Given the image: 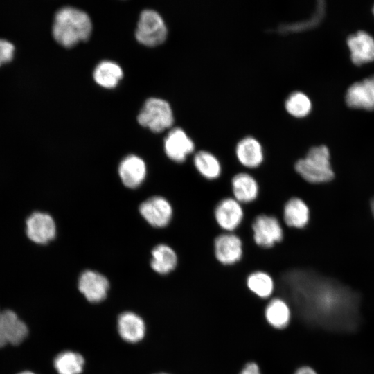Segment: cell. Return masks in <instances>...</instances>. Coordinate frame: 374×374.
Returning a JSON list of instances; mask_svg holds the SVG:
<instances>
[{"label": "cell", "instance_id": "obj_1", "mask_svg": "<svg viewBox=\"0 0 374 374\" xmlns=\"http://www.w3.org/2000/svg\"><path fill=\"white\" fill-rule=\"evenodd\" d=\"M299 276V298L310 319L334 330L350 331L357 326V293L330 278L308 273Z\"/></svg>", "mask_w": 374, "mask_h": 374}, {"label": "cell", "instance_id": "obj_20", "mask_svg": "<svg viewBox=\"0 0 374 374\" xmlns=\"http://www.w3.org/2000/svg\"><path fill=\"white\" fill-rule=\"evenodd\" d=\"M118 330L119 335L125 341L136 343L143 338L145 326L139 316L133 312H126L118 317Z\"/></svg>", "mask_w": 374, "mask_h": 374}, {"label": "cell", "instance_id": "obj_32", "mask_svg": "<svg viewBox=\"0 0 374 374\" xmlns=\"http://www.w3.org/2000/svg\"><path fill=\"white\" fill-rule=\"evenodd\" d=\"M18 374H35V373L31 371H22L21 373H19Z\"/></svg>", "mask_w": 374, "mask_h": 374}, {"label": "cell", "instance_id": "obj_26", "mask_svg": "<svg viewBox=\"0 0 374 374\" xmlns=\"http://www.w3.org/2000/svg\"><path fill=\"white\" fill-rule=\"evenodd\" d=\"M265 317L270 325L282 328L285 327L290 321V311L284 301L274 299L265 309Z\"/></svg>", "mask_w": 374, "mask_h": 374}, {"label": "cell", "instance_id": "obj_24", "mask_svg": "<svg viewBox=\"0 0 374 374\" xmlns=\"http://www.w3.org/2000/svg\"><path fill=\"white\" fill-rule=\"evenodd\" d=\"M84 364L82 355L72 351L62 352L54 359V366L58 374H80Z\"/></svg>", "mask_w": 374, "mask_h": 374}, {"label": "cell", "instance_id": "obj_16", "mask_svg": "<svg viewBox=\"0 0 374 374\" xmlns=\"http://www.w3.org/2000/svg\"><path fill=\"white\" fill-rule=\"evenodd\" d=\"M235 152L238 162L249 169L257 168L264 161L262 146L257 139L251 136L240 139Z\"/></svg>", "mask_w": 374, "mask_h": 374}, {"label": "cell", "instance_id": "obj_25", "mask_svg": "<svg viewBox=\"0 0 374 374\" xmlns=\"http://www.w3.org/2000/svg\"><path fill=\"white\" fill-rule=\"evenodd\" d=\"M248 288L260 298H267L274 290V282L271 276L263 271L251 273L247 278Z\"/></svg>", "mask_w": 374, "mask_h": 374}, {"label": "cell", "instance_id": "obj_3", "mask_svg": "<svg viewBox=\"0 0 374 374\" xmlns=\"http://www.w3.org/2000/svg\"><path fill=\"white\" fill-rule=\"evenodd\" d=\"M294 169L301 177L311 184L328 182L335 176L329 150L323 145L311 148L305 157L296 161Z\"/></svg>", "mask_w": 374, "mask_h": 374}, {"label": "cell", "instance_id": "obj_30", "mask_svg": "<svg viewBox=\"0 0 374 374\" xmlns=\"http://www.w3.org/2000/svg\"><path fill=\"white\" fill-rule=\"evenodd\" d=\"M295 374H317L316 372L310 367L303 366L299 368Z\"/></svg>", "mask_w": 374, "mask_h": 374}, {"label": "cell", "instance_id": "obj_18", "mask_svg": "<svg viewBox=\"0 0 374 374\" xmlns=\"http://www.w3.org/2000/svg\"><path fill=\"white\" fill-rule=\"evenodd\" d=\"M118 172L125 186L135 188L145 177V164L140 157L133 154L129 155L121 162Z\"/></svg>", "mask_w": 374, "mask_h": 374}, {"label": "cell", "instance_id": "obj_5", "mask_svg": "<svg viewBox=\"0 0 374 374\" xmlns=\"http://www.w3.org/2000/svg\"><path fill=\"white\" fill-rule=\"evenodd\" d=\"M167 27L161 16L155 10H144L140 15L135 35L137 40L146 46H156L164 42Z\"/></svg>", "mask_w": 374, "mask_h": 374}, {"label": "cell", "instance_id": "obj_28", "mask_svg": "<svg viewBox=\"0 0 374 374\" xmlns=\"http://www.w3.org/2000/svg\"><path fill=\"white\" fill-rule=\"evenodd\" d=\"M14 51L15 47L12 43L0 39V66L12 60Z\"/></svg>", "mask_w": 374, "mask_h": 374}, {"label": "cell", "instance_id": "obj_2", "mask_svg": "<svg viewBox=\"0 0 374 374\" xmlns=\"http://www.w3.org/2000/svg\"><path fill=\"white\" fill-rule=\"evenodd\" d=\"M92 29L91 19L84 11L70 6L55 14L53 25L55 39L64 46H71L89 38Z\"/></svg>", "mask_w": 374, "mask_h": 374}, {"label": "cell", "instance_id": "obj_22", "mask_svg": "<svg viewBox=\"0 0 374 374\" xmlns=\"http://www.w3.org/2000/svg\"><path fill=\"white\" fill-rule=\"evenodd\" d=\"M175 251L167 244H159L152 251L150 265L153 270L160 274H167L177 265Z\"/></svg>", "mask_w": 374, "mask_h": 374}, {"label": "cell", "instance_id": "obj_29", "mask_svg": "<svg viewBox=\"0 0 374 374\" xmlns=\"http://www.w3.org/2000/svg\"><path fill=\"white\" fill-rule=\"evenodd\" d=\"M240 374H260V373L258 365L251 362L245 366Z\"/></svg>", "mask_w": 374, "mask_h": 374}, {"label": "cell", "instance_id": "obj_10", "mask_svg": "<svg viewBox=\"0 0 374 374\" xmlns=\"http://www.w3.org/2000/svg\"><path fill=\"white\" fill-rule=\"evenodd\" d=\"M195 143L180 127L172 129L164 140L165 152L171 160L181 163L195 150Z\"/></svg>", "mask_w": 374, "mask_h": 374}, {"label": "cell", "instance_id": "obj_15", "mask_svg": "<svg viewBox=\"0 0 374 374\" xmlns=\"http://www.w3.org/2000/svg\"><path fill=\"white\" fill-rule=\"evenodd\" d=\"M78 289L89 301L97 303L106 297L109 282L102 274L87 270L80 276Z\"/></svg>", "mask_w": 374, "mask_h": 374}, {"label": "cell", "instance_id": "obj_21", "mask_svg": "<svg viewBox=\"0 0 374 374\" xmlns=\"http://www.w3.org/2000/svg\"><path fill=\"white\" fill-rule=\"evenodd\" d=\"M193 164L197 172L207 180H215L221 175V163L217 157L209 151H197L193 157Z\"/></svg>", "mask_w": 374, "mask_h": 374}, {"label": "cell", "instance_id": "obj_7", "mask_svg": "<svg viewBox=\"0 0 374 374\" xmlns=\"http://www.w3.org/2000/svg\"><path fill=\"white\" fill-rule=\"evenodd\" d=\"M213 215L216 224L222 230L233 233L242 222L244 209L242 204L235 198L227 197L216 204Z\"/></svg>", "mask_w": 374, "mask_h": 374}, {"label": "cell", "instance_id": "obj_12", "mask_svg": "<svg viewBox=\"0 0 374 374\" xmlns=\"http://www.w3.org/2000/svg\"><path fill=\"white\" fill-rule=\"evenodd\" d=\"M345 100L354 109H374V75L352 84L347 89Z\"/></svg>", "mask_w": 374, "mask_h": 374}, {"label": "cell", "instance_id": "obj_19", "mask_svg": "<svg viewBox=\"0 0 374 374\" xmlns=\"http://www.w3.org/2000/svg\"><path fill=\"white\" fill-rule=\"evenodd\" d=\"M285 224L291 228L303 229L310 220V210L307 204L301 198L293 197L285 204L283 209Z\"/></svg>", "mask_w": 374, "mask_h": 374}, {"label": "cell", "instance_id": "obj_13", "mask_svg": "<svg viewBox=\"0 0 374 374\" xmlns=\"http://www.w3.org/2000/svg\"><path fill=\"white\" fill-rule=\"evenodd\" d=\"M55 232L54 220L46 213L35 212L26 220V234L35 243H48L55 238Z\"/></svg>", "mask_w": 374, "mask_h": 374}, {"label": "cell", "instance_id": "obj_8", "mask_svg": "<svg viewBox=\"0 0 374 374\" xmlns=\"http://www.w3.org/2000/svg\"><path fill=\"white\" fill-rule=\"evenodd\" d=\"M213 252L215 259L222 265H235L242 258V242L236 234L224 232L215 238Z\"/></svg>", "mask_w": 374, "mask_h": 374}, {"label": "cell", "instance_id": "obj_17", "mask_svg": "<svg viewBox=\"0 0 374 374\" xmlns=\"http://www.w3.org/2000/svg\"><path fill=\"white\" fill-rule=\"evenodd\" d=\"M233 197L240 203L249 204L255 201L259 195V185L257 180L248 172H238L231 179Z\"/></svg>", "mask_w": 374, "mask_h": 374}, {"label": "cell", "instance_id": "obj_34", "mask_svg": "<svg viewBox=\"0 0 374 374\" xmlns=\"http://www.w3.org/2000/svg\"><path fill=\"white\" fill-rule=\"evenodd\" d=\"M161 374H165V373H161Z\"/></svg>", "mask_w": 374, "mask_h": 374}, {"label": "cell", "instance_id": "obj_6", "mask_svg": "<svg viewBox=\"0 0 374 374\" xmlns=\"http://www.w3.org/2000/svg\"><path fill=\"white\" fill-rule=\"evenodd\" d=\"M254 242L262 248L269 249L281 242L284 237L283 226L274 215L260 214L252 224Z\"/></svg>", "mask_w": 374, "mask_h": 374}, {"label": "cell", "instance_id": "obj_23", "mask_svg": "<svg viewBox=\"0 0 374 374\" xmlns=\"http://www.w3.org/2000/svg\"><path fill=\"white\" fill-rule=\"evenodd\" d=\"M123 76L121 66L112 61L105 60L100 62L94 69L93 78L100 85L112 88L115 87Z\"/></svg>", "mask_w": 374, "mask_h": 374}, {"label": "cell", "instance_id": "obj_33", "mask_svg": "<svg viewBox=\"0 0 374 374\" xmlns=\"http://www.w3.org/2000/svg\"><path fill=\"white\" fill-rule=\"evenodd\" d=\"M373 13L374 15V6H373Z\"/></svg>", "mask_w": 374, "mask_h": 374}, {"label": "cell", "instance_id": "obj_14", "mask_svg": "<svg viewBox=\"0 0 374 374\" xmlns=\"http://www.w3.org/2000/svg\"><path fill=\"white\" fill-rule=\"evenodd\" d=\"M353 63L360 66L374 61V38L360 30L349 35L346 40Z\"/></svg>", "mask_w": 374, "mask_h": 374}, {"label": "cell", "instance_id": "obj_9", "mask_svg": "<svg viewBox=\"0 0 374 374\" xmlns=\"http://www.w3.org/2000/svg\"><path fill=\"white\" fill-rule=\"evenodd\" d=\"M28 333L26 325L15 312L10 310H0V348L8 344H21Z\"/></svg>", "mask_w": 374, "mask_h": 374}, {"label": "cell", "instance_id": "obj_4", "mask_svg": "<svg viewBox=\"0 0 374 374\" xmlns=\"http://www.w3.org/2000/svg\"><path fill=\"white\" fill-rule=\"evenodd\" d=\"M139 123L152 131L159 132L172 126L174 116L170 104L158 98H148L137 117Z\"/></svg>", "mask_w": 374, "mask_h": 374}, {"label": "cell", "instance_id": "obj_31", "mask_svg": "<svg viewBox=\"0 0 374 374\" xmlns=\"http://www.w3.org/2000/svg\"><path fill=\"white\" fill-rule=\"evenodd\" d=\"M371 209L373 215L374 217V198L372 199L371 203Z\"/></svg>", "mask_w": 374, "mask_h": 374}, {"label": "cell", "instance_id": "obj_27", "mask_svg": "<svg viewBox=\"0 0 374 374\" xmlns=\"http://www.w3.org/2000/svg\"><path fill=\"white\" fill-rule=\"evenodd\" d=\"M285 107L291 116L303 118L311 112L312 102L305 93L301 91H294L286 98Z\"/></svg>", "mask_w": 374, "mask_h": 374}, {"label": "cell", "instance_id": "obj_11", "mask_svg": "<svg viewBox=\"0 0 374 374\" xmlns=\"http://www.w3.org/2000/svg\"><path fill=\"white\" fill-rule=\"evenodd\" d=\"M139 211L145 220L154 227H165L172 217L170 202L162 197H152L143 202Z\"/></svg>", "mask_w": 374, "mask_h": 374}]
</instances>
